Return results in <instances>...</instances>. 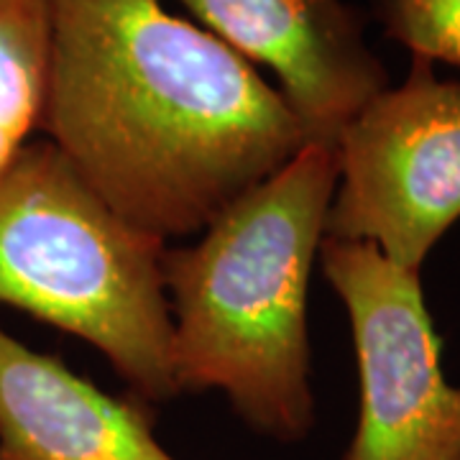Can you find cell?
<instances>
[{
	"label": "cell",
	"instance_id": "4",
	"mask_svg": "<svg viewBox=\"0 0 460 460\" xmlns=\"http://www.w3.org/2000/svg\"><path fill=\"white\" fill-rule=\"evenodd\" d=\"M328 241L366 243L407 271L460 220V83L425 59L341 133Z\"/></svg>",
	"mask_w": 460,
	"mask_h": 460
},
{
	"label": "cell",
	"instance_id": "5",
	"mask_svg": "<svg viewBox=\"0 0 460 460\" xmlns=\"http://www.w3.org/2000/svg\"><path fill=\"white\" fill-rule=\"evenodd\" d=\"M320 263L358 363V422L343 460H460V384L445 376L420 274L328 238Z\"/></svg>",
	"mask_w": 460,
	"mask_h": 460
},
{
	"label": "cell",
	"instance_id": "1",
	"mask_svg": "<svg viewBox=\"0 0 460 460\" xmlns=\"http://www.w3.org/2000/svg\"><path fill=\"white\" fill-rule=\"evenodd\" d=\"M39 128L162 241L202 233L310 144L277 87L162 0H51Z\"/></svg>",
	"mask_w": 460,
	"mask_h": 460
},
{
	"label": "cell",
	"instance_id": "9",
	"mask_svg": "<svg viewBox=\"0 0 460 460\" xmlns=\"http://www.w3.org/2000/svg\"><path fill=\"white\" fill-rule=\"evenodd\" d=\"M374 11L411 59L460 66V0H374Z\"/></svg>",
	"mask_w": 460,
	"mask_h": 460
},
{
	"label": "cell",
	"instance_id": "6",
	"mask_svg": "<svg viewBox=\"0 0 460 460\" xmlns=\"http://www.w3.org/2000/svg\"><path fill=\"white\" fill-rule=\"evenodd\" d=\"M180 3L248 65L277 75V90L310 144L335 146L345 126L389 87L363 16L345 0Z\"/></svg>",
	"mask_w": 460,
	"mask_h": 460
},
{
	"label": "cell",
	"instance_id": "2",
	"mask_svg": "<svg viewBox=\"0 0 460 460\" xmlns=\"http://www.w3.org/2000/svg\"><path fill=\"white\" fill-rule=\"evenodd\" d=\"M335 184V146L307 144L192 246L164 251L180 394L220 392L279 443L305 440L317 417L307 299Z\"/></svg>",
	"mask_w": 460,
	"mask_h": 460
},
{
	"label": "cell",
	"instance_id": "7",
	"mask_svg": "<svg viewBox=\"0 0 460 460\" xmlns=\"http://www.w3.org/2000/svg\"><path fill=\"white\" fill-rule=\"evenodd\" d=\"M0 460H177L141 396H113L0 325Z\"/></svg>",
	"mask_w": 460,
	"mask_h": 460
},
{
	"label": "cell",
	"instance_id": "3",
	"mask_svg": "<svg viewBox=\"0 0 460 460\" xmlns=\"http://www.w3.org/2000/svg\"><path fill=\"white\" fill-rule=\"evenodd\" d=\"M164 251L49 138L0 169V305L93 345L148 404L180 394Z\"/></svg>",
	"mask_w": 460,
	"mask_h": 460
},
{
	"label": "cell",
	"instance_id": "8",
	"mask_svg": "<svg viewBox=\"0 0 460 460\" xmlns=\"http://www.w3.org/2000/svg\"><path fill=\"white\" fill-rule=\"evenodd\" d=\"M51 0H0V169L41 123Z\"/></svg>",
	"mask_w": 460,
	"mask_h": 460
}]
</instances>
